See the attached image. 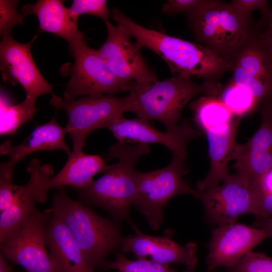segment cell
I'll use <instances>...</instances> for the list:
<instances>
[{"instance_id": "6da1fadb", "label": "cell", "mask_w": 272, "mask_h": 272, "mask_svg": "<svg viewBox=\"0 0 272 272\" xmlns=\"http://www.w3.org/2000/svg\"><path fill=\"white\" fill-rule=\"evenodd\" d=\"M111 17L141 48L146 47L167 64L172 76L200 78L210 83L230 72V63L207 47L161 31L146 28L113 8Z\"/></svg>"}, {"instance_id": "7a4b0ae2", "label": "cell", "mask_w": 272, "mask_h": 272, "mask_svg": "<svg viewBox=\"0 0 272 272\" xmlns=\"http://www.w3.org/2000/svg\"><path fill=\"white\" fill-rule=\"evenodd\" d=\"M149 144L117 142L109 149L108 156L118 161L109 165L104 175L89 185L72 187L79 200L86 205L105 210L114 221L127 222L133 228L129 211L136 195L135 166L140 158L150 152Z\"/></svg>"}, {"instance_id": "3957f363", "label": "cell", "mask_w": 272, "mask_h": 272, "mask_svg": "<svg viewBox=\"0 0 272 272\" xmlns=\"http://www.w3.org/2000/svg\"><path fill=\"white\" fill-rule=\"evenodd\" d=\"M53 212L69 229L89 268L105 269L106 258L119 249L123 237L119 223L101 217L79 200L67 194L63 186L56 188Z\"/></svg>"}, {"instance_id": "277c9868", "label": "cell", "mask_w": 272, "mask_h": 272, "mask_svg": "<svg viewBox=\"0 0 272 272\" xmlns=\"http://www.w3.org/2000/svg\"><path fill=\"white\" fill-rule=\"evenodd\" d=\"M222 88L220 83L198 84L180 76L146 85H133L128 94L127 112L146 121H158L167 131H172L178 127L183 109L193 99L199 95L218 96Z\"/></svg>"}, {"instance_id": "5b68a950", "label": "cell", "mask_w": 272, "mask_h": 272, "mask_svg": "<svg viewBox=\"0 0 272 272\" xmlns=\"http://www.w3.org/2000/svg\"><path fill=\"white\" fill-rule=\"evenodd\" d=\"M186 16L196 42L230 61L250 36L254 23L237 13L230 3L204 0Z\"/></svg>"}, {"instance_id": "8992f818", "label": "cell", "mask_w": 272, "mask_h": 272, "mask_svg": "<svg viewBox=\"0 0 272 272\" xmlns=\"http://www.w3.org/2000/svg\"><path fill=\"white\" fill-rule=\"evenodd\" d=\"M185 161L173 154L166 167L146 172L135 171L137 190L133 206L153 230L159 229L163 222V210L171 198L180 194L194 196L197 192L183 179L189 171Z\"/></svg>"}, {"instance_id": "52a82bcc", "label": "cell", "mask_w": 272, "mask_h": 272, "mask_svg": "<svg viewBox=\"0 0 272 272\" xmlns=\"http://www.w3.org/2000/svg\"><path fill=\"white\" fill-rule=\"evenodd\" d=\"M128 95L117 97L103 95L83 96L65 101L52 95L50 104L57 110L63 109L67 114L65 128L73 142V150L83 151L85 141L93 130L103 128L108 123L127 112Z\"/></svg>"}, {"instance_id": "ba28073f", "label": "cell", "mask_w": 272, "mask_h": 272, "mask_svg": "<svg viewBox=\"0 0 272 272\" xmlns=\"http://www.w3.org/2000/svg\"><path fill=\"white\" fill-rule=\"evenodd\" d=\"M71 52L75 63L64 92L65 101L75 100L80 96L114 95L131 90L133 86L118 79L85 40Z\"/></svg>"}, {"instance_id": "9c48e42d", "label": "cell", "mask_w": 272, "mask_h": 272, "mask_svg": "<svg viewBox=\"0 0 272 272\" xmlns=\"http://www.w3.org/2000/svg\"><path fill=\"white\" fill-rule=\"evenodd\" d=\"M52 214L37 209L15 232L1 243V252L26 272H57L45 248V231Z\"/></svg>"}, {"instance_id": "30bf717a", "label": "cell", "mask_w": 272, "mask_h": 272, "mask_svg": "<svg viewBox=\"0 0 272 272\" xmlns=\"http://www.w3.org/2000/svg\"><path fill=\"white\" fill-rule=\"evenodd\" d=\"M259 190L237 173L230 175L221 185L203 191L197 190L194 197L204 207L206 221L219 226L234 223L244 214L254 215Z\"/></svg>"}, {"instance_id": "8fae6325", "label": "cell", "mask_w": 272, "mask_h": 272, "mask_svg": "<svg viewBox=\"0 0 272 272\" xmlns=\"http://www.w3.org/2000/svg\"><path fill=\"white\" fill-rule=\"evenodd\" d=\"M230 83L247 90L259 107L272 99V51L262 46L252 32L230 61Z\"/></svg>"}, {"instance_id": "7c38bea8", "label": "cell", "mask_w": 272, "mask_h": 272, "mask_svg": "<svg viewBox=\"0 0 272 272\" xmlns=\"http://www.w3.org/2000/svg\"><path fill=\"white\" fill-rule=\"evenodd\" d=\"M107 35L97 50L113 73L121 81L133 86L146 85L158 81L156 75L148 65L141 48L120 26L105 22Z\"/></svg>"}, {"instance_id": "4fadbf2b", "label": "cell", "mask_w": 272, "mask_h": 272, "mask_svg": "<svg viewBox=\"0 0 272 272\" xmlns=\"http://www.w3.org/2000/svg\"><path fill=\"white\" fill-rule=\"evenodd\" d=\"M259 108L261 120L258 130L245 143L237 144L232 156L237 173L257 189L265 186L272 171V115L264 104Z\"/></svg>"}, {"instance_id": "5bb4252c", "label": "cell", "mask_w": 272, "mask_h": 272, "mask_svg": "<svg viewBox=\"0 0 272 272\" xmlns=\"http://www.w3.org/2000/svg\"><path fill=\"white\" fill-rule=\"evenodd\" d=\"M35 36L27 43L15 41L11 35L2 38L0 43V68L2 79L13 85L20 84L26 93V98L36 100L45 94L52 93L53 85L43 77L31 53Z\"/></svg>"}, {"instance_id": "9a60e30c", "label": "cell", "mask_w": 272, "mask_h": 272, "mask_svg": "<svg viewBox=\"0 0 272 272\" xmlns=\"http://www.w3.org/2000/svg\"><path fill=\"white\" fill-rule=\"evenodd\" d=\"M103 128L109 129L118 142L162 145L186 160L188 142L200 135L192 127L190 121L184 119L173 131L163 132L151 125L148 121L140 118H127L123 116L107 123Z\"/></svg>"}, {"instance_id": "2e32d148", "label": "cell", "mask_w": 272, "mask_h": 272, "mask_svg": "<svg viewBox=\"0 0 272 272\" xmlns=\"http://www.w3.org/2000/svg\"><path fill=\"white\" fill-rule=\"evenodd\" d=\"M30 173L28 182L22 185L15 184L13 197L8 207L0 214V242L18 230L37 209V202L44 203L47 194L43 190L45 182L53 174L50 164H41L37 159H32L27 166Z\"/></svg>"}, {"instance_id": "e0dca14e", "label": "cell", "mask_w": 272, "mask_h": 272, "mask_svg": "<svg viewBox=\"0 0 272 272\" xmlns=\"http://www.w3.org/2000/svg\"><path fill=\"white\" fill-rule=\"evenodd\" d=\"M267 237L261 229L236 222L218 226L213 230L209 244L208 272L221 266L231 268Z\"/></svg>"}, {"instance_id": "ac0fdd59", "label": "cell", "mask_w": 272, "mask_h": 272, "mask_svg": "<svg viewBox=\"0 0 272 272\" xmlns=\"http://www.w3.org/2000/svg\"><path fill=\"white\" fill-rule=\"evenodd\" d=\"M133 229L134 235L123 237L119 249L121 252H131L138 258H150L148 260L163 264H184L187 269L191 270L196 266V243L190 242L182 246L173 240L171 232L157 237L146 235L137 227Z\"/></svg>"}, {"instance_id": "d6986e66", "label": "cell", "mask_w": 272, "mask_h": 272, "mask_svg": "<svg viewBox=\"0 0 272 272\" xmlns=\"http://www.w3.org/2000/svg\"><path fill=\"white\" fill-rule=\"evenodd\" d=\"M241 117H237L229 124L223 125L206 131L210 159L209 172L197 183L198 191H206L219 185L231 175L228 164L232 160L236 145L237 129Z\"/></svg>"}, {"instance_id": "ffe728a7", "label": "cell", "mask_w": 272, "mask_h": 272, "mask_svg": "<svg viewBox=\"0 0 272 272\" xmlns=\"http://www.w3.org/2000/svg\"><path fill=\"white\" fill-rule=\"evenodd\" d=\"M45 240L57 272H93L69 229L53 211L46 227Z\"/></svg>"}, {"instance_id": "44dd1931", "label": "cell", "mask_w": 272, "mask_h": 272, "mask_svg": "<svg viewBox=\"0 0 272 272\" xmlns=\"http://www.w3.org/2000/svg\"><path fill=\"white\" fill-rule=\"evenodd\" d=\"M21 10L25 16L33 14L37 17L39 32H50L65 39L70 51L85 40L84 34L78 27V22L74 20L62 1L39 0L24 6Z\"/></svg>"}, {"instance_id": "7402d4cb", "label": "cell", "mask_w": 272, "mask_h": 272, "mask_svg": "<svg viewBox=\"0 0 272 272\" xmlns=\"http://www.w3.org/2000/svg\"><path fill=\"white\" fill-rule=\"evenodd\" d=\"M66 133L65 127L61 126L57 122L55 115L48 122L36 127L20 145L13 146L10 141L1 144V154L9 157V161L2 164L6 168L14 171L15 165L21 159L35 152L60 149L69 155L71 152L64 141Z\"/></svg>"}, {"instance_id": "603a6c76", "label": "cell", "mask_w": 272, "mask_h": 272, "mask_svg": "<svg viewBox=\"0 0 272 272\" xmlns=\"http://www.w3.org/2000/svg\"><path fill=\"white\" fill-rule=\"evenodd\" d=\"M108 166L98 155L73 151L62 168L45 181L44 190L47 193L53 188L64 185L72 187L88 186L94 181L93 177L99 173H104Z\"/></svg>"}, {"instance_id": "cb8c5ba5", "label": "cell", "mask_w": 272, "mask_h": 272, "mask_svg": "<svg viewBox=\"0 0 272 272\" xmlns=\"http://www.w3.org/2000/svg\"><path fill=\"white\" fill-rule=\"evenodd\" d=\"M189 108L193 112L194 121L205 131L229 124L237 117L225 106L218 96H201L190 102Z\"/></svg>"}, {"instance_id": "d4e9b609", "label": "cell", "mask_w": 272, "mask_h": 272, "mask_svg": "<svg viewBox=\"0 0 272 272\" xmlns=\"http://www.w3.org/2000/svg\"><path fill=\"white\" fill-rule=\"evenodd\" d=\"M36 100L26 98L21 103L13 104L9 97L1 92V135H13L24 124L32 120L38 111Z\"/></svg>"}, {"instance_id": "484cf974", "label": "cell", "mask_w": 272, "mask_h": 272, "mask_svg": "<svg viewBox=\"0 0 272 272\" xmlns=\"http://www.w3.org/2000/svg\"><path fill=\"white\" fill-rule=\"evenodd\" d=\"M218 96L236 117L242 118L259 107L255 99L247 90L230 82L223 87Z\"/></svg>"}, {"instance_id": "4316f807", "label": "cell", "mask_w": 272, "mask_h": 272, "mask_svg": "<svg viewBox=\"0 0 272 272\" xmlns=\"http://www.w3.org/2000/svg\"><path fill=\"white\" fill-rule=\"evenodd\" d=\"M105 269H114L119 272H180L170 268L167 264L159 263L145 258L130 260L121 253H117L114 261H107ZM183 272L193 271L187 269Z\"/></svg>"}, {"instance_id": "83f0119b", "label": "cell", "mask_w": 272, "mask_h": 272, "mask_svg": "<svg viewBox=\"0 0 272 272\" xmlns=\"http://www.w3.org/2000/svg\"><path fill=\"white\" fill-rule=\"evenodd\" d=\"M74 20L78 22L80 15L88 14L99 17L104 22L111 17L105 0H74L69 8Z\"/></svg>"}, {"instance_id": "f1b7e54d", "label": "cell", "mask_w": 272, "mask_h": 272, "mask_svg": "<svg viewBox=\"0 0 272 272\" xmlns=\"http://www.w3.org/2000/svg\"><path fill=\"white\" fill-rule=\"evenodd\" d=\"M228 270L227 272H272V257L251 251Z\"/></svg>"}, {"instance_id": "f546056e", "label": "cell", "mask_w": 272, "mask_h": 272, "mask_svg": "<svg viewBox=\"0 0 272 272\" xmlns=\"http://www.w3.org/2000/svg\"><path fill=\"white\" fill-rule=\"evenodd\" d=\"M18 1H0V34L2 38L11 35V31L17 25H22L24 17L23 14L19 13L17 7Z\"/></svg>"}, {"instance_id": "4dcf8cb0", "label": "cell", "mask_w": 272, "mask_h": 272, "mask_svg": "<svg viewBox=\"0 0 272 272\" xmlns=\"http://www.w3.org/2000/svg\"><path fill=\"white\" fill-rule=\"evenodd\" d=\"M229 3L237 13L248 19H252V13L256 10L263 16L271 9L266 0H232Z\"/></svg>"}, {"instance_id": "1f68e13d", "label": "cell", "mask_w": 272, "mask_h": 272, "mask_svg": "<svg viewBox=\"0 0 272 272\" xmlns=\"http://www.w3.org/2000/svg\"><path fill=\"white\" fill-rule=\"evenodd\" d=\"M254 34L258 41L264 47L272 51V9L254 23Z\"/></svg>"}, {"instance_id": "d6a6232c", "label": "cell", "mask_w": 272, "mask_h": 272, "mask_svg": "<svg viewBox=\"0 0 272 272\" xmlns=\"http://www.w3.org/2000/svg\"><path fill=\"white\" fill-rule=\"evenodd\" d=\"M14 171L0 166V211L7 209L12 197L15 184L12 182Z\"/></svg>"}, {"instance_id": "836d02e7", "label": "cell", "mask_w": 272, "mask_h": 272, "mask_svg": "<svg viewBox=\"0 0 272 272\" xmlns=\"http://www.w3.org/2000/svg\"><path fill=\"white\" fill-rule=\"evenodd\" d=\"M204 0H168L162 7V12L170 16L178 14L188 15L201 4Z\"/></svg>"}, {"instance_id": "e575fe53", "label": "cell", "mask_w": 272, "mask_h": 272, "mask_svg": "<svg viewBox=\"0 0 272 272\" xmlns=\"http://www.w3.org/2000/svg\"><path fill=\"white\" fill-rule=\"evenodd\" d=\"M254 215L257 218L272 217V190L266 185L257 192Z\"/></svg>"}, {"instance_id": "d590c367", "label": "cell", "mask_w": 272, "mask_h": 272, "mask_svg": "<svg viewBox=\"0 0 272 272\" xmlns=\"http://www.w3.org/2000/svg\"><path fill=\"white\" fill-rule=\"evenodd\" d=\"M254 227L261 229L265 232L268 237L272 238V217L257 218Z\"/></svg>"}, {"instance_id": "8d00e7d4", "label": "cell", "mask_w": 272, "mask_h": 272, "mask_svg": "<svg viewBox=\"0 0 272 272\" xmlns=\"http://www.w3.org/2000/svg\"><path fill=\"white\" fill-rule=\"evenodd\" d=\"M6 257L0 253V272H14L7 261Z\"/></svg>"}, {"instance_id": "74e56055", "label": "cell", "mask_w": 272, "mask_h": 272, "mask_svg": "<svg viewBox=\"0 0 272 272\" xmlns=\"http://www.w3.org/2000/svg\"><path fill=\"white\" fill-rule=\"evenodd\" d=\"M264 104L268 110H269L270 113L272 115V99L268 100L267 101H266L263 103Z\"/></svg>"}]
</instances>
